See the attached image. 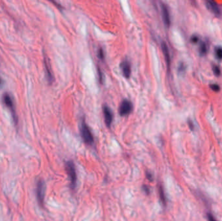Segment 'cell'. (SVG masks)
I'll return each mask as SVG.
<instances>
[{"label": "cell", "instance_id": "2e32d148", "mask_svg": "<svg viewBox=\"0 0 222 221\" xmlns=\"http://www.w3.org/2000/svg\"><path fill=\"white\" fill-rule=\"evenodd\" d=\"M211 88L212 90L213 91H214V92H217V91L220 90V86L216 84H213L211 85Z\"/></svg>", "mask_w": 222, "mask_h": 221}, {"label": "cell", "instance_id": "5b68a950", "mask_svg": "<svg viewBox=\"0 0 222 221\" xmlns=\"http://www.w3.org/2000/svg\"><path fill=\"white\" fill-rule=\"evenodd\" d=\"M3 100L4 103H5V104L6 105V107H8L11 110L14 121L17 122V117H16V112H15V109H14V104L13 103V101H12L11 98V97L10 96V95H8V93H5V94H4L3 97Z\"/></svg>", "mask_w": 222, "mask_h": 221}, {"label": "cell", "instance_id": "d6986e66", "mask_svg": "<svg viewBox=\"0 0 222 221\" xmlns=\"http://www.w3.org/2000/svg\"><path fill=\"white\" fill-rule=\"evenodd\" d=\"M192 42H194V43H195V42H197L198 41V37L196 36H193L192 37Z\"/></svg>", "mask_w": 222, "mask_h": 221}, {"label": "cell", "instance_id": "ba28073f", "mask_svg": "<svg viewBox=\"0 0 222 221\" xmlns=\"http://www.w3.org/2000/svg\"><path fill=\"white\" fill-rule=\"evenodd\" d=\"M121 68L123 72V75L125 76V77L129 78L131 73V64L129 62L127 61L122 62L121 63Z\"/></svg>", "mask_w": 222, "mask_h": 221}, {"label": "cell", "instance_id": "8992f818", "mask_svg": "<svg viewBox=\"0 0 222 221\" xmlns=\"http://www.w3.org/2000/svg\"><path fill=\"white\" fill-rule=\"evenodd\" d=\"M103 114L106 125L108 127H110L111 123L113 122V114L110 108L107 106H105L103 107Z\"/></svg>", "mask_w": 222, "mask_h": 221}, {"label": "cell", "instance_id": "30bf717a", "mask_svg": "<svg viewBox=\"0 0 222 221\" xmlns=\"http://www.w3.org/2000/svg\"><path fill=\"white\" fill-rule=\"evenodd\" d=\"M207 7L210 9L213 13L215 14L217 16H219L221 14V11L220 9L219 6L214 1H208L207 2Z\"/></svg>", "mask_w": 222, "mask_h": 221}, {"label": "cell", "instance_id": "277c9868", "mask_svg": "<svg viewBox=\"0 0 222 221\" xmlns=\"http://www.w3.org/2000/svg\"><path fill=\"white\" fill-rule=\"evenodd\" d=\"M133 108V105L127 99L123 100L119 106V115L122 116H125L127 115H129Z\"/></svg>", "mask_w": 222, "mask_h": 221}, {"label": "cell", "instance_id": "9a60e30c", "mask_svg": "<svg viewBox=\"0 0 222 221\" xmlns=\"http://www.w3.org/2000/svg\"><path fill=\"white\" fill-rule=\"evenodd\" d=\"M213 71H214V74L216 76H218L220 75V70L219 67L216 66H214V67H213Z\"/></svg>", "mask_w": 222, "mask_h": 221}, {"label": "cell", "instance_id": "ffe728a7", "mask_svg": "<svg viewBox=\"0 0 222 221\" xmlns=\"http://www.w3.org/2000/svg\"><path fill=\"white\" fill-rule=\"evenodd\" d=\"M143 188L144 189V190H145V191H146V193H149V188H147V186H145V185H144V186L143 187Z\"/></svg>", "mask_w": 222, "mask_h": 221}, {"label": "cell", "instance_id": "52a82bcc", "mask_svg": "<svg viewBox=\"0 0 222 221\" xmlns=\"http://www.w3.org/2000/svg\"><path fill=\"white\" fill-rule=\"evenodd\" d=\"M161 10H162V14H163V18L164 24L167 27H169L170 25V16L168 8L164 4H162L161 5Z\"/></svg>", "mask_w": 222, "mask_h": 221}, {"label": "cell", "instance_id": "3957f363", "mask_svg": "<svg viewBox=\"0 0 222 221\" xmlns=\"http://www.w3.org/2000/svg\"><path fill=\"white\" fill-rule=\"evenodd\" d=\"M45 189H46V185H45L44 182L42 180H38L36 184V193L37 201L38 204H40V206H41L44 205V197H45Z\"/></svg>", "mask_w": 222, "mask_h": 221}, {"label": "cell", "instance_id": "9c48e42d", "mask_svg": "<svg viewBox=\"0 0 222 221\" xmlns=\"http://www.w3.org/2000/svg\"><path fill=\"white\" fill-rule=\"evenodd\" d=\"M161 48L162 50H163V53L165 58V61L167 64L168 68H170V53H169V49L168 48V45L164 42H162L161 44Z\"/></svg>", "mask_w": 222, "mask_h": 221}, {"label": "cell", "instance_id": "ac0fdd59", "mask_svg": "<svg viewBox=\"0 0 222 221\" xmlns=\"http://www.w3.org/2000/svg\"><path fill=\"white\" fill-rule=\"evenodd\" d=\"M207 217L208 221H216V219L214 218V216H213L211 214H208Z\"/></svg>", "mask_w": 222, "mask_h": 221}, {"label": "cell", "instance_id": "7a4b0ae2", "mask_svg": "<svg viewBox=\"0 0 222 221\" xmlns=\"http://www.w3.org/2000/svg\"><path fill=\"white\" fill-rule=\"evenodd\" d=\"M66 169L68 175L70 178V185L72 189H74L76 185L77 182V175L75 167L74 162L72 161H68L66 163Z\"/></svg>", "mask_w": 222, "mask_h": 221}, {"label": "cell", "instance_id": "6da1fadb", "mask_svg": "<svg viewBox=\"0 0 222 221\" xmlns=\"http://www.w3.org/2000/svg\"><path fill=\"white\" fill-rule=\"evenodd\" d=\"M80 132L81 135L84 142L89 145H92L94 143V137L90 130L84 121H83L81 125Z\"/></svg>", "mask_w": 222, "mask_h": 221}, {"label": "cell", "instance_id": "7402d4cb", "mask_svg": "<svg viewBox=\"0 0 222 221\" xmlns=\"http://www.w3.org/2000/svg\"><path fill=\"white\" fill-rule=\"evenodd\" d=\"M1 83H2V80H1V79H0V85H1Z\"/></svg>", "mask_w": 222, "mask_h": 221}, {"label": "cell", "instance_id": "7c38bea8", "mask_svg": "<svg viewBox=\"0 0 222 221\" xmlns=\"http://www.w3.org/2000/svg\"><path fill=\"white\" fill-rule=\"evenodd\" d=\"M159 193L160 195V198L162 202H163V204L164 206H166V198H165V195H164V192L163 186H162L161 185H159Z\"/></svg>", "mask_w": 222, "mask_h": 221}, {"label": "cell", "instance_id": "8fae6325", "mask_svg": "<svg viewBox=\"0 0 222 221\" xmlns=\"http://www.w3.org/2000/svg\"><path fill=\"white\" fill-rule=\"evenodd\" d=\"M44 64H45V67H46V70L47 76H48V79L50 82H52L53 81V75L52 73V71H51V70H50L49 64L48 62V61H47L46 58H45Z\"/></svg>", "mask_w": 222, "mask_h": 221}, {"label": "cell", "instance_id": "5bb4252c", "mask_svg": "<svg viewBox=\"0 0 222 221\" xmlns=\"http://www.w3.org/2000/svg\"><path fill=\"white\" fill-rule=\"evenodd\" d=\"M215 53L217 58L222 59V48L221 47H217V48H216Z\"/></svg>", "mask_w": 222, "mask_h": 221}, {"label": "cell", "instance_id": "e0dca14e", "mask_svg": "<svg viewBox=\"0 0 222 221\" xmlns=\"http://www.w3.org/2000/svg\"><path fill=\"white\" fill-rule=\"evenodd\" d=\"M98 56H99V58H100L101 59H103V57H104V54H103V49H102L101 48L100 49L99 52H98Z\"/></svg>", "mask_w": 222, "mask_h": 221}, {"label": "cell", "instance_id": "44dd1931", "mask_svg": "<svg viewBox=\"0 0 222 221\" xmlns=\"http://www.w3.org/2000/svg\"><path fill=\"white\" fill-rule=\"evenodd\" d=\"M147 178H148V179H149V180H151V179H152V176H151L149 173L147 174Z\"/></svg>", "mask_w": 222, "mask_h": 221}, {"label": "cell", "instance_id": "4fadbf2b", "mask_svg": "<svg viewBox=\"0 0 222 221\" xmlns=\"http://www.w3.org/2000/svg\"><path fill=\"white\" fill-rule=\"evenodd\" d=\"M207 45L204 42H201L199 45V53L201 54H205L207 53Z\"/></svg>", "mask_w": 222, "mask_h": 221}]
</instances>
